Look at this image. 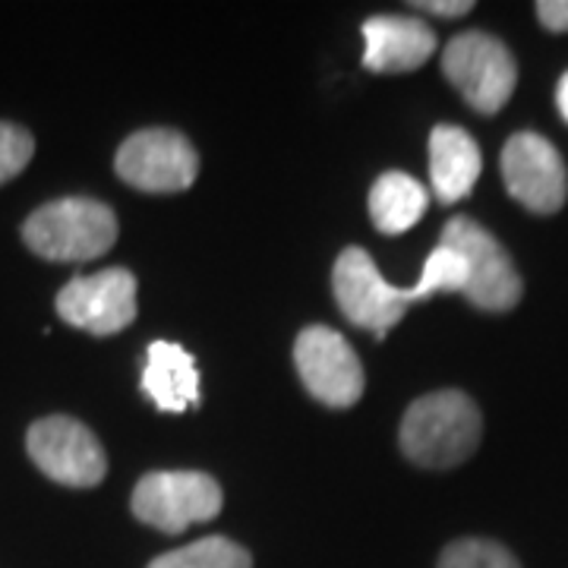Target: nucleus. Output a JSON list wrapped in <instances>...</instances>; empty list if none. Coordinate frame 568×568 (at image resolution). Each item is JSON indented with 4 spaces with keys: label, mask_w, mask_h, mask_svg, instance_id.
I'll return each instance as SVG.
<instances>
[{
    "label": "nucleus",
    "mask_w": 568,
    "mask_h": 568,
    "mask_svg": "<svg viewBox=\"0 0 568 568\" xmlns=\"http://www.w3.org/2000/svg\"><path fill=\"white\" fill-rule=\"evenodd\" d=\"M484 436V417L474 398L458 388H443L417 398L405 410V420L398 429V443L407 462L448 470L467 462Z\"/></svg>",
    "instance_id": "nucleus-1"
},
{
    "label": "nucleus",
    "mask_w": 568,
    "mask_h": 568,
    "mask_svg": "<svg viewBox=\"0 0 568 568\" xmlns=\"http://www.w3.org/2000/svg\"><path fill=\"white\" fill-rule=\"evenodd\" d=\"M26 246L48 263H89L118 241V215L89 196H63L36 209L22 224Z\"/></svg>",
    "instance_id": "nucleus-2"
},
{
    "label": "nucleus",
    "mask_w": 568,
    "mask_h": 568,
    "mask_svg": "<svg viewBox=\"0 0 568 568\" xmlns=\"http://www.w3.org/2000/svg\"><path fill=\"white\" fill-rule=\"evenodd\" d=\"M443 73L477 114H499L518 85V63L506 41L487 32H462L448 41Z\"/></svg>",
    "instance_id": "nucleus-3"
},
{
    "label": "nucleus",
    "mask_w": 568,
    "mask_h": 568,
    "mask_svg": "<svg viewBox=\"0 0 568 568\" xmlns=\"http://www.w3.org/2000/svg\"><path fill=\"white\" fill-rule=\"evenodd\" d=\"M439 244L462 253V260L467 265V284L462 294L477 310L508 313V310L518 306L521 294H525V282H521V275L511 263L506 246L499 244L484 224L458 215L443 227Z\"/></svg>",
    "instance_id": "nucleus-4"
},
{
    "label": "nucleus",
    "mask_w": 568,
    "mask_h": 568,
    "mask_svg": "<svg viewBox=\"0 0 568 568\" xmlns=\"http://www.w3.org/2000/svg\"><path fill=\"white\" fill-rule=\"evenodd\" d=\"M222 487L203 470H152L133 489V515L162 534H183L222 511Z\"/></svg>",
    "instance_id": "nucleus-5"
},
{
    "label": "nucleus",
    "mask_w": 568,
    "mask_h": 568,
    "mask_svg": "<svg viewBox=\"0 0 568 568\" xmlns=\"http://www.w3.org/2000/svg\"><path fill=\"white\" fill-rule=\"evenodd\" d=\"M26 448L41 474L61 487H99L108 474V455L99 436L85 424L63 414L41 417L29 426Z\"/></svg>",
    "instance_id": "nucleus-6"
},
{
    "label": "nucleus",
    "mask_w": 568,
    "mask_h": 568,
    "mask_svg": "<svg viewBox=\"0 0 568 568\" xmlns=\"http://www.w3.org/2000/svg\"><path fill=\"white\" fill-rule=\"evenodd\" d=\"M114 171L142 193H181L196 181L200 155L183 133L152 126L123 140Z\"/></svg>",
    "instance_id": "nucleus-7"
},
{
    "label": "nucleus",
    "mask_w": 568,
    "mask_h": 568,
    "mask_svg": "<svg viewBox=\"0 0 568 568\" xmlns=\"http://www.w3.org/2000/svg\"><path fill=\"white\" fill-rule=\"evenodd\" d=\"M294 364L304 388L325 407H351L366 386L357 351L328 325H306L294 342Z\"/></svg>",
    "instance_id": "nucleus-8"
},
{
    "label": "nucleus",
    "mask_w": 568,
    "mask_h": 568,
    "mask_svg": "<svg viewBox=\"0 0 568 568\" xmlns=\"http://www.w3.org/2000/svg\"><path fill=\"white\" fill-rule=\"evenodd\" d=\"M332 291L347 320L369 328L376 338H386L405 320V287L388 284L364 246H347L335 260Z\"/></svg>",
    "instance_id": "nucleus-9"
},
{
    "label": "nucleus",
    "mask_w": 568,
    "mask_h": 568,
    "mask_svg": "<svg viewBox=\"0 0 568 568\" xmlns=\"http://www.w3.org/2000/svg\"><path fill=\"white\" fill-rule=\"evenodd\" d=\"M58 316L95 338L118 335L136 320V275L130 268H104L95 275H77L58 294Z\"/></svg>",
    "instance_id": "nucleus-10"
},
{
    "label": "nucleus",
    "mask_w": 568,
    "mask_h": 568,
    "mask_svg": "<svg viewBox=\"0 0 568 568\" xmlns=\"http://www.w3.org/2000/svg\"><path fill=\"white\" fill-rule=\"evenodd\" d=\"M503 181L508 196L534 215H556L568 196L566 162L540 133H515L503 149Z\"/></svg>",
    "instance_id": "nucleus-11"
},
{
    "label": "nucleus",
    "mask_w": 568,
    "mask_h": 568,
    "mask_svg": "<svg viewBox=\"0 0 568 568\" xmlns=\"http://www.w3.org/2000/svg\"><path fill=\"white\" fill-rule=\"evenodd\" d=\"M439 41L420 17H369L364 22V67L369 73L420 70Z\"/></svg>",
    "instance_id": "nucleus-12"
},
{
    "label": "nucleus",
    "mask_w": 568,
    "mask_h": 568,
    "mask_svg": "<svg viewBox=\"0 0 568 568\" xmlns=\"http://www.w3.org/2000/svg\"><path fill=\"white\" fill-rule=\"evenodd\" d=\"M142 392L162 414H183L200 405L196 357L174 342H152L145 351Z\"/></svg>",
    "instance_id": "nucleus-13"
},
{
    "label": "nucleus",
    "mask_w": 568,
    "mask_h": 568,
    "mask_svg": "<svg viewBox=\"0 0 568 568\" xmlns=\"http://www.w3.org/2000/svg\"><path fill=\"white\" fill-rule=\"evenodd\" d=\"M484 155L474 136L455 126V123H439L429 133V181L439 203H458L474 190L480 178Z\"/></svg>",
    "instance_id": "nucleus-14"
},
{
    "label": "nucleus",
    "mask_w": 568,
    "mask_h": 568,
    "mask_svg": "<svg viewBox=\"0 0 568 568\" xmlns=\"http://www.w3.org/2000/svg\"><path fill=\"white\" fill-rule=\"evenodd\" d=\"M429 193L405 171H386L369 190V215L383 234H405L424 219Z\"/></svg>",
    "instance_id": "nucleus-15"
},
{
    "label": "nucleus",
    "mask_w": 568,
    "mask_h": 568,
    "mask_svg": "<svg viewBox=\"0 0 568 568\" xmlns=\"http://www.w3.org/2000/svg\"><path fill=\"white\" fill-rule=\"evenodd\" d=\"M149 568H253V559L241 544L227 537H203L190 547L171 549L152 559Z\"/></svg>",
    "instance_id": "nucleus-16"
},
{
    "label": "nucleus",
    "mask_w": 568,
    "mask_h": 568,
    "mask_svg": "<svg viewBox=\"0 0 568 568\" xmlns=\"http://www.w3.org/2000/svg\"><path fill=\"white\" fill-rule=\"evenodd\" d=\"M467 284V265L462 253H455L452 246L439 244L426 256L420 282L414 287H405L407 304H420L433 294H462Z\"/></svg>",
    "instance_id": "nucleus-17"
},
{
    "label": "nucleus",
    "mask_w": 568,
    "mask_h": 568,
    "mask_svg": "<svg viewBox=\"0 0 568 568\" xmlns=\"http://www.w3.org/2000/svg\"><path fill=\"white\" fill-rule=\"evenodd\" d=\"M439 568H521V566H518V559H515L503 544L467 537V540H455V544H448V547L443 549V556H439Z\"/></svg>",
    "instance_id": "nucleus-18"
},
{
    "label": "nucleus",
    "mask_w": 568,
    "mask_h": 568,
    "mask_svg": "<svg viewBox=\"0 0 568 568\" xmlns=\"http://www.w3.org/2000/svg\"><path fill=\"white\" fill-rule=\"evenodd\" d=\"M36 155V140L20 123L0 121V186L20 178Z\"/></svg>",
    "instance_id": "nucleus-19"
},
{
    "label": "nucleus",
    "mask_w": 568,
    "mask_h": 568,
    "mask_svg": "<svg viewBox=\"0 0 568 568\" xmlns=\"http://www.w3.org/2000/svg\"><path fill=\"white\" fill-rule=\"evenodd\" d=\"M537 20L549 32H568V0H540Z\"/></svg>",
    "instance_id": "nucleus-20"
},
{
    "label": "nucleus",
    "mask_w": 568,
    "mask_h": 568,
    "mask_svg": "<svg viewBox=\"0 0 568 568\" xmlns=\"http://www.w3.org/2000/svg\"><path fill=\"white\" fill-rule=\"evenodd\" d=\"M417 13H433V17H446V20H455V17H465L474 10L470 0H417L410 3Z\"/></svg>",
    "instance_id": "nucleus-21"
},
{
    "label": "nucleus",
    "mask_w": 568,
    "mask_h": 568,
    "mask_svg": "<svg viewBox=\"0 0 568 568\" xmlns=\"http://www.w3.org/2000/svg\"><path fill=\"white\" fill-rule=\"evenodd\" d=\"M556 104H559V114L568 123V73H562V80L556 85Z\"/></svg>",
    "instance_id": "nucleus-22"
}]
</instances>
